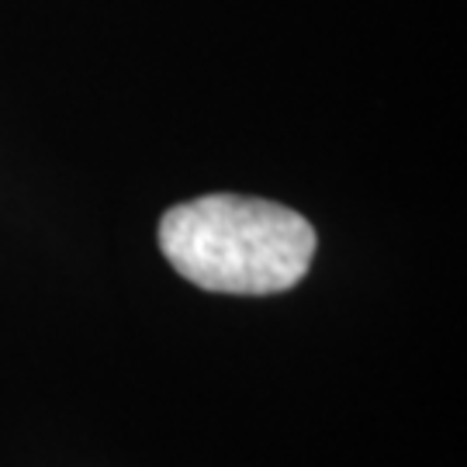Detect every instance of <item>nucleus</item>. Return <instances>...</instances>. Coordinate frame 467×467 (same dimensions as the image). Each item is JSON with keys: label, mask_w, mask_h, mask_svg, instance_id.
I'll return each instance as SVG.
<instances>
[{"label": "nucleus", "mask_w": 467, "mask_h": 467, "mask_svg": "<svg viewBox=\"0 0 467 467\" xmlns=\"http://www.w3.org/2000/svg\"><path fill=\"white\" fill-rule=\"evenodd\" d=\"M316 229L298 212L243 194H208L160 218V250L181 277L215 295H281L308 274Z\"/></svg>", "instance_id": "nucleus-1"}]
</instances>
